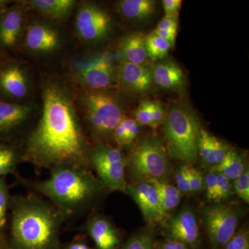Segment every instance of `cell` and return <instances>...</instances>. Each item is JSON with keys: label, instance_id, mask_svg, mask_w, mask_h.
I'll use <instances>...</instances> for the list:
<instances>
[{"label": "cell", "instance_id": "1", "mask_svg": "<svg viewBox=\"0 0 249 249\" xmlns=\"http://www.w3.org/2000/svg\"><path fill=\"white\" fill-rule=\"evenodd\" d=\"M40 121L31 131L22 150V161L37 169L61 165L90 169L88 142L68 96L53 85L43 91Z\"/></svg>", "mask_w": 249, "mask_h": 249}, {"label": "cell", "instance_id": "2", "mask_svg": "<svg viewBox=\"0 0 249 249\" xmlns=\"http://www.w3.org/2000/svg\"><path fill=\"white\" fill-rule=\"evenodd\" d=\"M11 249H61L65 216L52 203L34 192L11 196Z\"/></svg>", "mask_w": 249, "mask_h": 249}, {"label": "cell", "instance_id": "3", "mask_svg": "<svg viewBox=\"0 0 249 249\" xmlns=\"http://www.w3.org/2000/svg\"><path fill=\"white\" fill-rule=\"evenodd\" d=\"M19 181L52 203L67 219L92 211L108 192L90 169L70 165L52 168L49 178L42 181Z\"/></svg>", "mask_w": 249, "mask_h": 249}, {"label": "cell", "instance_id": "4", "mask_svg": "<svg viewBox=\"0 0 249 249\" xmlns=\"http://www.w3.org/2000/svg\"><path fill=\"white\" fill-rule=\"evenodd\" d=\"M201 129L196 113L188 104H172L163 124L165 142L171 157L185 164L194 165L198 158Z\"/></svg>", "mask_w": 249, "mask_h": 249}, {"label": "cell", "instance_id": "5", "mask_svg": "<svg viewBox=\"0 0 249 249\" xmlns=\"http://www.w3.org/2000/svg\"><path fill=\"white\" fill-rule=\"evenodd\" d=\"M126 178L130 183L164 181L171 173L168 155L160 139L145 137L126 157Z\"/></svg>", "mask_w": 249, "mask_h": 249}, {"label": "cell", "instance_id": "6", "mask_svg": "<svg viewBox=\"0 0 249 249\" xmlns=\"http://www.w3.org/2000/svg\"><path fill=\"white\" fill-rule=\"evenodd\" d=\"M85 100L88 124L95 138L106 141L113 137L124 118L120 103L111 93L98 89L87 93Z\"/></svg>", "mask_w": 249, "mask_h": 249}, {"label": "cell", "instance_id": "7", "mask_svg": "<svg viewBox=\"0 0 249 249\" xmlns=\"http://www.w3.org/2000/svg\"><path fill=\"white\" fill-rule=\"evenodd\" d=\"M89 167L108 192L126 193V157L120 149L106 143H98L88 152Z\"/></svg>", "mask_w": 249, "mask_h": 249}, {"label": "cell", "instance_id": "8", "mask_svg": "<svg viewBox=\"0 0 249 249\" xmlns=\"http://www.w3.org/2000/svg\"><path fill=\"white\" fill-rule=\"evenodd\" d=\"M244 211L237 205L214 203L204 206L203 222L212 249H222L237 232Z\"/></svg>", "mask_w": 249, "mask_h": 249}, {"label": "cell", "instance_id": "9", "mask_svg": "<svg viewBox=\"0 0 249 249\" xmlns=\"http://www.w3.org/2000/svg\"><path fill=\"white\" fill-rule=\"evenodd\" d=\"M165 240L178 241L191 249H197L200 245V231L197 218L191 206L185 204L163 227Z\"/></svg>", "mask_w": 249, "mask_h": 249}, {"label": "cell", "instance_id": "10", "mask_svg": "<svg viewBox=\"0 0 249 249\" xmlns=\"http://www.w3.org/2000/svg\"><path fill=\"white\" fill-rule=\"evenodd\" d=\"M83 230L93 241L96 249H120L124 239L112 222L101 214H90Z\"/></svg>", "mask_w": 249, "mask_h": 249}, {"label": "cell", "instance_id": "11", "mask_svg": "<svg viewBox=\"0 0 249 249\" xmlns=\"http://www.w3.org/2000/svg\"><path fill=\"white\" fill-rule=\"evenodd\" d=\"M126 193L139 206L147 224L154 225L164 219L166 214L160 207L158 193L153 183H128Z\"/></svg>", "mask_w": 249, "mask_h": 249}, {"label": "cell", "instance_id": "12", "mask_svg": "<svg viewBox=\"0 0 249 249\" xmlns=\"http://www.w3.org/2000/svg\"><path fill=\"white\" fill-rule=\"evenodd\" d=\"M111 18L104 10L93 5H85L77 15L76 29L83 40L94 42L107 35Z\"/></svg>", "mask_w": 249, "mask_h": 249}, {"label": "cell", "instance_id": "13", "mask_svg": "<svg viewBox=\"0 0 249 249\" xmlns=\"http://www.w3.org/2000/svg\"><path fill=\"white\" fill-rule=\"evenodd\" d=\"M30 107L0 100V142H10L30 115Z\"/></svg>", "mask_w": 249, "mask_h": 249}, {"label": "cell", "instance_id": "14", "mask_svg": "<svg viewBox=\"0 0 249 249\" xmlns=\"http://www.w3.org/2000/svg\"><path fill=\"white\" fill-rule=\"evenodd\" d=\"M78 75L83 84L98 90L107 88L116 79L115 69L106 58L95 60L80 67Z\"/></svg>", "mask_w": 249, "mask_h": 249}, {"label": "cell", "instance_id": "15", "mask_svg": "<svg viewBox=\"0 0 249 249\" xmlns=\"http://www.w3.org/2000/svg\"><path fill=\"white\" fill-rule=\"evenodd\" d=\"M119 77L126 89L139 94L150 91L154 84L151 69L145 65L124 61L121 64Z\"/></svg>", "mask_w": 249, "mask_h": 249}, {"label": "cell", "instance_id": "16", "mask_svg": "<svg viewBox=\"0 0 249 249\" xmlns=\"http://www.w3.org/2000/svg\"><path fill=\"white\" fill-rule=\"evenodd\" d=\"M151 71L154 83L161 89L179 91L186 86V76L173 60H160L152 67Z\"/></svg>", "mask_w": 249, "mask_h": 249}, {"label": "cell", "instance_id": "17", "mask_svg": "<svg viewBox=\"0 0 249 249\" xmlns=\"http://www.w3.org/2000/svg\"><path fill=\"white\" fill-rule=\"evenodd\" d=\"M28 92L27 80L18 65L9 62L0 65V93L5 96L22 98Z\"/></svg>", "mask_w": 249, "mask_h": 249}, {"label": "cell", "instance_id": "18", "mask_svg": "<svg viewBox=\"0 0 249 249\" xmlns=\"http://www.w3.org/2000/svg\"><path fill=\"white\" fill-rule=\"evenodd\" d=\"M22 16L19 10L0 11V45L6 48L14 47L22 29Z\"/></svg>", "mask_w": 249, "mask_h": 249}, {"label": "cell", "instance_id": "19", "mask_svg": "<svg viewBox=\"0 0 249 249\" xmlns=\"http://www.w3.org/2000/svg\"><path fill=\"white\" fill-rule=\"evenodd\" d=\"M27 47L33 51L49 52L55 50L59 44L58 34L42 24H34L27 31Z\"/></svg>", "mask_w": 249, "mask_h": 249}, {"label": "cell", "instance_id": "20", "mask_svg": "<svg viewBox=\"0 0 249 249\" xmlns=\"http://www.w3.org/2000/svg\"><path fill=\"white\" fill-rule=\"evenodd\" d=\"M145 37L142 33L134 32L124 36L121 41V52L126 62L144 65L147 55Z\"/></svg>", "mask_w": 249, "mask_h": 249}, {"label": "cell", "instance_id": "21", "mask_svg": "<svg viewBox=\"0 0 249 249\" xmlns=\"http://www.w3.org/2000/svg\"><path fill=\"white\" fill-rule=\"evenodd\" d=\"M119 9L127 19L145 20L155 14L156 2L152 0H124L119 3Z\"/></svg>", "mask_w": 249, "mask_h": 249}, {"label": "cell", "instance_id": "22", "mask_svg": "<svg viewBox=\"0 0 249 249\" xmlns=\"http://www.w3.org/2000/svg\"><path fill=\"white\" fill-rule=\"evenodd\" d=\"M246 169L245 157L240 152L231 147L222 163L211 168V171L222 174L230 181H233L242 175Z\"/></svg>", "mask_w": 249, "mask_h": 249}, {"label": "cell", "instance_id": "23", "mask_svg": "<svg viewBox=\"0 0 249 249\" xmlns=\"http://www.w3.org/2000/svg\"><path fill=\"white\" fill-rule=\"evenodd\" d=\"M22 161V150L11 142H0V178L15 173Z\"/></svg>", "mask_w": 249, "mask_h": 249}, {"label": "cell", "instance_id": "24", "mask_svg": "<svg viewBox=\"0 0 249 249\" xmlns=\"http://www.w3.org/2000/svg\"><path fill=\"white\" fill-rule=\"evenodd\" d=\"M31 4L37 11L54 19H64L71 12L73 0H35Z\"/></svg>", "mask_w": 249, "mask_h": 249}, {"label": "cell", "instance_id": "25", "mask_svg": "<svg viewBox=\"0 0 249 249\" xmlns=\"http://www.w3.org/2000/svg\"><path fill=\"white\" fill-rule=\"evenodd\" d=\"M152 183L158 193L160 207L165 214L178 207L182 198V195L176 186L168 182L167 180Z\"/></svg>", "mask_w": 249, "mask_h": 249}, {"label": "cell", "instance_id": "26", "mask_svg": "<svg viewBox=\"0 0 249 249\" xmlns=\"http://www.w3.org/2000/svg\"><path fill=\"white\" fill-rule=\"evenodd\" d=\"M147 55L152 60H161L168 55L173 47L168 41L163 40L155 34H149L145 37Z\"/></svg>", "mask_w": 249, "mask_h": 249}, {"label": "cell", "instance_id": "27", "mask_svg": "<svg viewBox=\"0 0 249 249\" xmlns=\"http://www.w3.org/2000/svg\"><path fill=\"white\" fill-rule=\"evenodd\" d=\"M157 245L152 232L144 231L131 236L124 242L120 249H155Z\"/></svg>", "mask_w": 249, "mask_h": 249}, {"label": "cell", "instance_id": "28", "mask_svg": "<svg viewBox=\"0 0 249 249\" xmlns=\"http://www.w3.org/2000/svg\"><path fill=\"white\" fill-rule=\"evenodd\" d=\"M213 137L209 132L201 129L199 142H198V157L200 160L201 165L206 167L213 148Z\"/></svg>", "mask_w": 249, "mask_h": 249}, {"label": "cell", "instance_id": "29", "mask_svg": "<svg viewBox=\"0 0 249 249\" xmlns=\"http://www.w3.org/2000/svg\"><path fill=\"white\" fill-rule=\"evenodd\" d=\"M232 188L240 199L249 204V171L246 169L242 175L232 181Z\"/></svg>", "mask_w": 249, "mask_h": 249}, {"label": "cell", "instance_id": "30", "mask_svg": "<svg viewBox=\"0 0 249 249\" xmlns=\"http://www.w3.org/2000/svg\"><path fill=\"white\" fill-rule=\"evenodd\" d=\"M134 120L141 126H148L155 128L150 107V101H142L141 102L137 109L134 111Z\"/></svg>", "mask_w": 249, "mask_h": 249}, {"label": "cell", "instance_id": "31", "mask_svg": "<svg viewBox=\"0 0 249 249\" xmlns=\"http://www.w3.org/2000/svg\"><path fill=\"white\" fill-rule=\"evenodd\" d=\"M223 249H249L248 228L244 227L237 231Z\"/></svg>", "mask_w": 249, "mask_h": 249}, {"label": "cell", "instance_id": "32", "mask_svg": "<svg viewBox=\"0 0 249 249\" xmlns=\"http://www.w3.org/2000/svg\"><path fill=\"white\" fill-rule=\"evenodd\" d=\"M186 173L191 194H196L204 188V178L199 170L192 165H186Z\"/></svg>", "mask_w": 249, "mask_h": 249}, {"label": "cell", "instance_id": "33", "mask_svg": "<svg viewBox=\"0 0 249 249\" xmlns=\"http://www.w3.org/2000/svg\"><path fill=\"white\" fill-rule=\"evenodd\" d=\"M204 188H206V198L210 201L219 202V193L216 174L210 171L204 178Z\"/></svg>", "mask_w": 249, "mask_h": 249}, {"label": "cell", "instance_id": "34", "mask_svg": "<svg viewBox=\"0 0 249 249\" xmlns=\"http://www.w3.org/2000/svg\"><path fill=\"white\" fill-rule=\"evenodd\" d=\"M217 178L219 202L227 200L233 194V188L231 181L220 173H215Z\"/></svg>", "mask_w": 249, "mask_h": 249}, {"label": "cell", "instance_id": "35", "mask_svg": "<svg viewBox=\"0 0 249 249\" xmlns=\"http://www.w3.org/2000/svg\"><path fill=\"white\" fill-rule=\"evenodd\" d=\"M175 181L178 191L182 195L191 194V188L188 182L186 173V164L181 165L175 173Z\"/></svg>", "mask_w": 249, "mask_h": 249}, {"label": "cell", "instance_id": "36", "mask_svg": "<svg viewBox=\"0 0 249 249\" xmlns=\"http://www.w3.org/2000/svg\"><path fill=\"white\" fill-rule=\"evenodd\" d=\"M11 196L6 178H0V215L6 218L8 209H9Z\"/></svg>", "mask_w": 249, "mask_h": 249}, {"label": "cell", "instance_id": "37", "mask_svg": "<svg viewBox=\"0 0 249 249\" xmlns=\"http://www.w3.org/2000/svg\"><path fill=\"white\" fill-rule=\"evenodd\" d=\"M124 121L127 128L125 145H130L138 137L141 132V125L134 119L124 117Z\"/></svg>", "mask_w": 249, "mask_h": 249}, {"label": "cell", "instance_id": "38", "mask_svg": "<svg viewBox=\"0 0 249 249\" xmlns=\"http://www.w3.org/2000/svg\"><path fill=\"white\" fill-rule=\"evenodd\" d=\"M150 107L152 120H153L155 128L164 124L166 112H165L163 105L160 101H150Z\"/></svg>", "mask_w": 249, "mask_h": 249}, {"label": "cell", "instance_id": "39", "mask_svg": "<svg viewBox=\"0 0 249 249\" xmlns=\"http://www.w3.org/2000/svg\"><path fill=\"white\" fill-rule=\"evenodd\" d=\"M213 142L214 149V156H215L216 164L217 165L220 164L227 157L228 152L230 150L231 147L225 142L219 140L213 136ZM214 165V166H215Z\"/></svg>", "mask_w": 249, "mask_h": 249}, {"label": "cell", "instance_id": "40", "mask_svg": "<svg viewBox=\"0 0 249 249\" xmlns=\"http://www.w3.org/2000/svg\"><path fill=\"white\" fill-rule=\"evenodd\" d=\"M61 249H93L88 244L85 235H78L70 242L62 245Z\"/></svg>", "mask_w": 249, "mask_h": 249}, {"label": "cell", "instance_id": "41", "mask_svg": "<svg viewBox=\"0 0 249 249\" xmlns=\"http://www.w3.org/2000/svg\"><path fill=\"white\" fill-rule=\"evenodd\" d=\"M178 16H165L159 23L157 30L172 31L178 32Z\"/></svg>", "mask_w": 249, "mask_h": 249}, {"label": "cell", "instance_id": "42", "mask_svg": "<svg viewBox=\"0 0 249 249\" xmlns=\"http://www.w3.org/2000/svg\"><path fill=\"white\" fill-rule=\"evenodd\" d=\"M181 0H163L162 1L165 16H178V11L181 9Z\"/></svg>", "mask_w": 249, "mask_h": 249}, {"label": "cell", "instance_id": "43", "mask_svg": "<svg viewBox=\"0 0 249 249\" xmlns=\"http://www.w3.org/2000/svg\"><path fill=\"white\" fill-rule=\"evenodd\" d=\"M155 249H191L184 244L178 241L165 240L160 244H157Z\"/></svg>", "mask_w": 249, "mask_h": 249}, {"label": "cell", "instance_id": "44", "mask_svg": "<svg viewBox=\"0 0 249 249\" xmlns=\"http://www.w3.org/2000/svg\"><path fill=\"white\" fill-rule=\"evenodd\" d=\"M153 34L155 35L159 36V37H161L163 40L168 41L170 44L174 45L175 40H176L177 33L175 31H165V30H157L155 29L153 31Z\"/></svg>", "mask_w": 249, "mask_h": 249}, {"label": "cell", "instance_id": "45", "mask_svg": "<svg viewBox=\"0 0 249 249\" xmlns=\"http://www.w3.org/2000/svg\"><path fill=\"white\" fill-rule=\"evenodd\" d=\"M0 249H11L7 237L5 235L4 230H1V229H0Z\"/></svg>", "mask_w": 249, "mask_h": 249}, {"label": "cell", "instance_id": "46", "mask_svg": "<svg viewBox=\"0 0 249 249\" xmlns=\"http://www.w3.org/2000/svg\"><path fill=\"white\" fill-rule=\"evenodd\" d=\"M6 1H0V11L4 9V6L6 5Z\"/></svg>", "mask_w": 249, "mask_h": 249}]
</instances>
